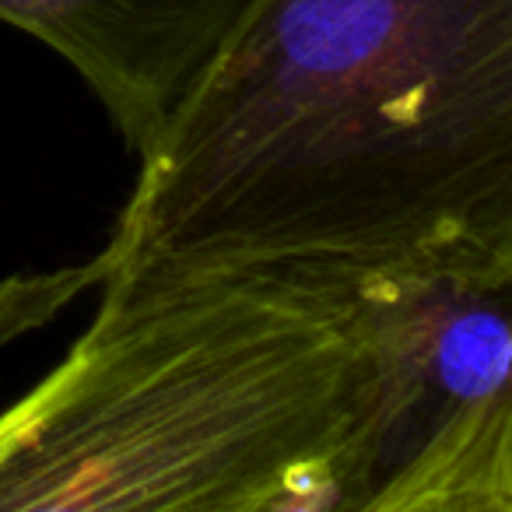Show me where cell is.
<instances>
[{"label": "cell", "mask_w": 512, "mask_h": 512, "mask_svg": "<svg viewBox=\"0 0 512 512\" xmlns=\"http://www.w3.org/2000/svg\"><path fill=\"white\" fill-rule=\"evenodd\" d=\"M106 267L512 285V0H253Z\"/></svg>", "instance_id": "1"}, {"label": "cell", "mask_w": 512, "mask_h": 512, "mask_svg": "<svg viewBox=\"0 0 512 512\" xmlns=\"http://www.w3.org/2000/svg\"><path fill=\"white\" fill-rule=\"evenodd\" d=\"M442 428L397 281L106 267L0 411V512H358Z\"/></svg>", "instance_id": "2"}, {"label": "cell", "mask_w": 512, "mask_h": 512, "mask_svg": "<svg viewBox=\"0 0 512 512\" xmlns=\"http://www.w3.org/2000/svg\"><path fill=\"white\" fill-rule=\"evenodd\" d=\"M253 0H0V22L64 57L134 155L155 144Z\"/></svg>", "instance_id": "3"}, {"label": "cell", "mask_w": 512, "mask_h": 512, "mask_svg": "<svg viewBox=\"0 0 512 512\" xmlns=\"http://www.w3.org/2000/svg\"><path fill=\"white\" fill-rule=\"evenodd\" d=\"M358 512H512V397L446 425Z\"/></svg>", "instance_id": "4"}, {"label": "cell", "mask_w": 512, "mask_h": 512, "mask_svg": "<svg viewBox=\"0 0 512 512\" xmlns=\"http://www.w3.org/2000/svg\"><path fill=\"white\" fill-rule=\"evenodd\" d=\"M81 288H85L81 271L15 278L8 285H0V341H11L22 330L39 327L46 316H53L64 302H71Z\"/></svg>", "instance_id": "5"}]
</instances>
